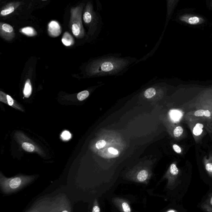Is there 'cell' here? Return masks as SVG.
<instances>
[{"label":"cell","mask_w":212,"mask_h":212,"mask_svg":"<svg viewBox=\"0 0 212 212\" xmlns=\"http://www.w3.org/2000/svg\"><path fill=\"white\" fill-rule=\"evenodd\" d=\"M203 125L200 123H198L196 124V126L194 127L193 130V133L194 135H200L203 132Z\"/></svg>","instance_id":"15"},{"label":"cell","mask_w":212,"mask_h":212,"mask_svg":"<svg viewBox=\"0 0 212 212\" xmlns=\"http://www.w3.org/2000/svg\"><path fill=\"white\" fill-rule=\"evenodd\" d=\"M34 176H18L12 178H6L2 175L0 176V186L1 190L5 194H10L18 191L34 180Z\"/></svg>","instance_id":"2"},{"label":"cell","mask_w":212,"mask_h":212,"mask_svg":"<svg viewBox=\"0 0 212 212\" xmlns=\"http://www.w3.org/2000/svg\"><path fill=\"white\" fill-rule=\"evenodd\" d=\"M92 212H100V210L99 207L98 205H95L93 209Z\"/></svg>","instance_id":"28"},{"label":"cell","mask_w":212,"mask_h":212,"mask_svg":"<svg viewBox=\"0 0 212 212\" xmlns=\"http://www.w3.org/2000/svg\"><path fill=\"white\" fill-rule=\"evenodd\" d=\"M84 7L85 4L82 3L71 9L69 28L74 36L78 39L84 38L85 36L82 20V12Z\"/></svg>","instance_id":"3"},{"label":"cell","mask_w":212,"mask_h":212,"mask_svg":"<svg viewBox=\"0 0 212 212\" xmlns=\"http://www.w3.org/2000/svg\"><path fill=\"white\" fill-rule=\"evenodd\" d=\"M19 31L22 34L30 37H32L37 35V32L36 30L31 27H24L20 29Z\"/></svg>","instance_id":"11"},{"label":"cell","mask_w":212,"mask_h":212,"mask_svg":"<svg viewBox=\"0 0 212 212\" xmlns=\"http://www.w3.org/2000/svg\"><path fill=\"white\" fill-rule=\"evenodd\" d=\"M62 42L66 46H71L74 43V39L68 32H65L63 36Z\"/></svg>","instance_id":"9"},{"label":"cell","mask_w":212,"mask_h":212,"mask_svg":"<svg viewBox=\"0 0 212 212\" xmlns=\"http://www.w3.org/2000/svg\"><path fill=\"white\" fill-rule=\"evenodd\" d=\"M173 149L175 152L177 153H180L181 152V150L180 147L176 144H174L173 146Z\"/></svg>","instance_id":"26"},{"label":"cell","mask_w":212,"mask_h":212,"mask_svg":"<svg viewBox=\"0 0 212 212\" xmlns=\"http://www.w3.org/2000/svg\"><path fill=\"white\" fill-rule=\"evenodd\" d=\"M157 90L154 87H150L145 90L144 93V95L147 99H150L153 98L156 94Z\"/></svg>","instance_id":"14"},{"label":"cell","mask_w":212,"mask_h":212,"mask_svg":"<svg viewBox=\"0 0 212 212\" xmlns=\"http://www.w3.org/2000/svg\"><path fill=\"white\" fill-rule=\"evenodd\" d=\"M148 172L145 170H143L139 172L137 175L138 180L140 181H144L146 180L148 177Z\"/></svg>","instance_id":"16"},{"label":"cell","mask_w":212,"mask_h":212,"mask_svg":"<svg viewBox=\"0 0 212 212\" xmlns=\"http://www.w3.org/2000/svg\"><path fill=\"white\" fill-rule=\"evenodd\" d=\"M170 172L173 176H177L178 174V170L176 167V165L174 164H172L170 167Z\"/></svg>","instance_id":"19"},{"label":"cell","mask_w":212,"mask_h":212,"mask_svg":"<svg viewBox=\"0 0 212 212\" xmlns=\"http://www.w3.org/2000/svg\"><path fill=\"white\" fill-rule=\"evenodd\" d=\"M48 32L52 37H57L61 33V28L57 22L52 21L48 25Z\"/></svg>","instance_id":"6"},{"label":"cell","mask_w":212,"mask_h":212,"mask_svg":"<svg viewBox=\"0 0 212 212\" xmlns=\"http://www.w3.org/2000/svg\"><path fill=\"white\" fill-rule=\"evenodd\" d=\"M194 115L196 117H209L211 115L210 111L208 110H199L197 111L194 113Z\"/></svg>","instance_id":"17"},{"label":"cell","mask_w":212,"mask_h":212,"mask_svg":"<svg viewBox=\"0 0 212 212\" xmlns=\"http://www.w3.org/2000/svg\"><path fill=\"white\" fill-rule=\"evenodd\" d=\"M106 143L105 141L101 140L98 141L96 144V147L97 149H100L103 148L106 145Z\"/></svg>","instance_id":"22"},{"label":"cell","mask_w":212,"mask_h":212,"mask_svg":"<svg viewBox=\"0 0 212 212\" xmlns=\"http://www.w3.org/2000/svg\"><path fill=\"white\" fill-rule=\"evenodd\" d=\"M90 95L89 92L87 90H84L79 93L77 95V98L79 101H83L88 98Z\"/></svg>","instance_id":"18"},{"label":"cell","mask_w":212,"mask_h":212,"mask_svg":"<svg viewBox=\"0 0 212 212\" xmlns=\"http://www.w3.org/2000/svg\"><path fill=\"white\" fill-rule=\"evenodd\" d=\"M201 208L205 212H212V193L201 204Z\"/></svg>","instance_id":"8"},{"label":"cell","mask_w":212,"mask_h":212,"mask_svg":"<svg viewBox=\"0 0 212 212\" xmlns=\"http://www.w3.org/2000/svg\"><path fill=\"white\" fill-rule=\"evenodd\" d=\"M0 101L6 104H8L9 106H12L13 108L16 109L18 110L23 111L22 107L20 105H19L16 101L9 95L6 94L5 93L0 91Z\"/></svg>","instance_id":"5"},{"label":"cell","mask_w":212,"mask_h":212,"mask_svg":"<svg viewBox=\"0 0 212 212\" xmlns=\"http://www.w3.org/2000/svg\"><path fill=\"white\" fill-rule=\"evenodd\" d=\"M122 208H123V211L124 212H130V208L128 203L126 202L123 203H122Z\"/></svg>","instance_id":"25"},{"label":"cell","mask_w":212,"mask_h":212,"mask_svg":"<svg viewBox=\"0 0 212 212\" xmlns=\"http://www.w3.org/2000/svg\"><path fill=\"white\" fill-rule=\"evenodd\" d=\"M206 171L209 173L210 175L212 176V163H208L205 166Z\"/></svg>","instance_id":"24"},{"label":"cell","mask_w":212,"mask_h":212,"mask_svg":"<svg viewBox=\"0 0 212 212\" xmlns=\"http://www.w3.org/2000/svg\"><path fill=\"white\" fill-rule=\"evenodd\" d=\"M62 212H68L67 211H62Z\"/></svg>","instance_id":"29"},{"label":"cell","mask_w":212,"mask_h":212,"mask_svg":"<svg viewBox=\"0 0 212 212\" xmlns=\"http://www.w3.org/2000/svg\"><path fill=\"white\" fill-rule=\"evenodd\" d=\"M109 152L111 154H117L119 153V152L116 149L113 148H109L108 149Z\"/></svg>","instance_id":"27"},{"label":"cell","mask_w":212,"mask_h":212,"mask_svg":"<svg viewBox=\"0 0 212 212\" xmlns=\"http://www.w3.org/2000/svg\"><path fill=\"white\" fill-rule=\"evenodd\" d=\"M0 35L6 40H12L15 37L13 27L9 24L1 22L0 23Z\"/></svg>","instance_id":"4"},{"label":"cell","mask_w":212,"mask_h":212,"mask_svg":"<svg viewBox=\"0 0 212 212\" xmlns=\"http://www.w3.org/2000/svg\"><path fill=\"white\" fill-rule=\"evenodd\" d=\"M22 147L25 151L28 152H36L40 153V150L34 145L28 142H23L22 144Z\"/></svg>","instance_id":"10"},{"label":"cell","mask_w":212,"mask_h":212,"mask_svg":"<svg viewBox=\"0 0 212 212\" xmlns=\"http://www.w3.org/2000/svg\"><path fill=\"white\" fill-rule=\"evenodd\" d=\"M23 93L24 97L26 98H28L30 97L32 94V84H31V81L29 79L26 80L25 82Z\"/></svg>","instance_id":"12"},{"label":"cell","mask_w":212,"mask_h":212,"mask_svg":"<svg viewBox=\"0 0 212 212\" xmlns=\"http://www.w3.org/2000/svg\"><path fill=\"white\" fill-rule=\"evenodd\" d=\"M138 59L121 53H109L92 58L85 66L88 78L122 76Z\"/></svg>","instance_id":"1"},{"label":"cell","mask_w":212,"mask_h":212,"mask_svg":"<svg viewBox=\"0 0 212 212\" xmlns=\"http://www.w3.org/2000/svg\"><path fill=\"white\" fill-rule=\"evenodd\" d=\"M61 137L64 140H68L71 138V134L68 131L66 130L63 132L62 134L61 135Z\"/></svg>","instance_id":"23"},{"label":"cell","mask_w":212,"mask_h":212,"mask_svg":"<svg viewBox=\"0 0 212 212\" xmlns=\"http://www.w3.org/2000/svg\"><path fill=\"white\" fill-rule=\"evenodd\" d=\"M200 21V19L197 17H193L189 18L188 22L191 25H195L198 23Z\"/></svg>","instance_id":"21"},{"label":"cell","mask_w":212,"mask_h":212,"mask_svg":"<svg viewBox=\"0 0 212 212\" xmlns=\"http://www.w3.org/2000/svg\"><path fill=\"white\" fill-rule=\"evenodd\" d=\"M183 132V129L181 126H178L176 127L174 131V136L176 137H179L182 134Z\"/></svg>","instance_id":"20"},{"label":"cell","mask_w":212,"mask_h":212,"mask_svg":"<svg viewBox=\"0 0 212 212\" xmlns=\"http://www.w3.org/2000/svg\"><path fill=\"white\" fill-rule=\"evenodd\" d=\"M20 3L18 2H12L6 5L2 8L1 12V15L5 16L11 14L14 12L15 9L20 5Z\"/></svg>","instance_id":"7"},{"label":"cell","mask_w":212,"mask_h":212,"mask_svg":"<svg viewBox=\"0 0 212 212\" xmlns=\"http://www.w3.org/2000/svg\"><path fill=\"white\" fill-rule=\"evenodd\" d=\"M170 114L171 119L175 122H177L180 121L181 117H182V113L178 110H173L171 111Z\"/></svg>","instance_id":"13"}]
</instances>
